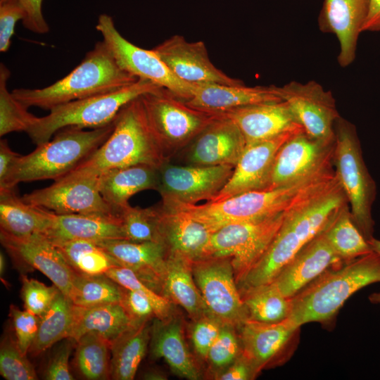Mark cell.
Masks as SVG:
<instances>
[{
    "label": "cell",
    "mask_w": 380,
    "mask_h": 380,
    "mask_svg": "<svg viewBox=\"0 0 380 380\" xmlns=\"http://www.w3.org/2000/svg\"><path fill=\"white\" fill-rule=\"evenodd\" d=\"M348 203L336 179L286 213L268 249L238 285L239 291L272 282L284 267Z\"/></svg>",
    "instance_id": "1"
},
{
    "label": "cell",
    "mask_w": 380,
    "mask_h": 380,
    "mask_svg": "<svg viewBox=\"0 0 380 380\" xmlns=\"http://www.w3.org/2000/svg\"><path fill=\"white\" fill-rule=\"evenodd\" d=\"M332 179V172L324 170L288 185L244 192L224 200L161 205L184 213L213 232L228 224L260 220L285 212L327 186Z\"/></svg>",
    "instance_id": "2"
},
{
    "label": "cell",
    "mask_w": 380,
    "mask_h": 380,
    "mask_svg": "<svg viewBox=\"0 0 380 380\" xmlns=\"http://www.w3.org/2000/svg\"><path fill=\"white\" fill-rule=\"evenodd\" d=\"M168 161L153 133L139 96L121 109L114 120L113 131L105 142L56 180L98 177L113 169L137 165L158 169Z\"/></svg>",
    "instance_id": "3"
},
{
    "label": "cell",
    "mask_w": 380,
    "mask_h": 380,
    "mask_svg": "<svg viewBox=\"0 0 380 380\" xmlns=\"http://www.w3.org/2000/svg\"><path fill=\"white\" fill-rule=\"evenodd\" d=\"M380 282V255H367L331 267L291 298L288 319L300 327L309 322H331L345 302L360 289Z\"/></svg>",
    "instance_id": "4"
},
{
    "label": "cell",
    "mask_w": 380,
    "mask_h": 380,
    "mask_svg": "<svg viewBox=\"0 0 380 380\" xmlns=\"http://www.w3.org/2000/svg\"><path fill=\"white\" fill-rule=\"evenodd\" d=\"M139 78L122 70L103 41L97 42L68 75L41 89H13V96L26 108H51L75 100L110 93Z\"/></svg>",
    "instance_id": "5"
},
{
    "label": "cell",
    "mask_w": 380,
    "mask_h": 380,
    "mask_svg": "<svg viewBox=\"0 0 380 380\" xmlns=\"http://www.w3.org/2000/svg\"><path fill=\"white\" fill-rule=\"evenodd\" d=\"M114 121L96 129L77 127L59 129L53 139L20 156L0 189L15 188L18 183L62 177L90 156L109 137Z\"/></svg>",
    "instance_id": "6"
},
{
    "label": "cell",
    "mask_w": 380,
    "mask_h": 380,
    "mask_svg": "<svg viewBox=\"0 0 380 380\" xmlns=\"http://www.w3.org/2000/svg\"><path fill=\"white\" fill-rule=\"evenodd\" d=\"M160 87L144 79L118 90L70 101L51 108L44 117H37L27 131L36 145L51 139L66 127L96 129L114 121L121 109L131 101Z\"/></svg>",
    "instance_id": "7"
},
{
    "label": "cell",
    "mask_w": 380,
    "mask_h": 380,
    "mask_svg": "<svg viewBox=\"0 0 380 380\" xmlns=\"http://www.w3.org/2000/svg\"><path fill=\"white\" fill-rule=\"evenodd\" d=\"M334 134L335 174L346 196L352 217L369 241L374 237L372 211L376 186L364 161L355 127L340 116L334 125Z\"/></svg>",
    "instance_id": "8"
},
{
    "label": "cell",
    "mask_w": 380,
    "mask_h": 380,
    "mask_svg": "<svg viewBox=\"0 0 380 380\" xmlns=\"http://www.w3.org/2000/svg\"><path fill=\"white\" fill-rule=\"evenodd\" d=\"M141 99L153 133L168 160L191 144L220 115L192 107L163 87L141 96Z\"/></svg>",
    "instance_id": "9"
},
{
    "label": "cell",
    "mask_w": 380,
    "mask_h": 380,
    "mask_svg": "<svg viewBox=\"0 0 380 380\" xmlns=\"http://www.w3.org/2000/svg\"><path fill=\"white\" fill-rule=\"evenodd\" d=\"M288 210L260 220L228 224L213 232L208 257L229 258L238 286L268 249Z\"/></svg>",
    "instance_id": "10"
},
{
    "label": "cell",
    "mask_w": 380,
    "mask_h": 380,
    "mask_svg": "<svg viewBox=\"0 0 380 380\" xmlns=\"http://www.w3.org/2000/svg\"><path fill=\"white\" fill-rule=\"evenodd\" d=\"M96 28L122 70L167 89L184 101L191 98L194 84L177 78L152 49H142L124 38L116 29L111 16L106 13L100 15Z\"/></svg>",
    "instance_id": "11"
},
{
    "label": "cell",
    "mask_w": 380,
    "mask_h": 380,
    "mask_svg": "<svg viewBox=\"0 0 380 380\" xmlns=\"http://www.w3.org/2000/svg\"><path fill=\"white\" fill-rule=\"evenodd\" d=\"M192 273L210 315L236 328L248 319L229 258L210 256L194 261Z\"/></svg>",
    "instance_id": "12"
},
{
    "label": "cell",
    "mask_w": 380,
    "mask_h": 380,
    "mask_svg": "<svg viewBox=\"0 0 380 380\" xmlns=\"http://www.w3.org/2000/svg\"><path fill=\"white\" fill-rule=\"evenodd\" d=\"M230 165H175L165 163L158 169L157 191L162 203L196 204L212 201L229 179Z\"/></svg>",
    "instance_id": "13"
},
{
    "label": "cell",
    "mask_w": 380,
    "mask_h": 380,
    "mask_svg": "<svg viewBox=\"0 0 380 380\" xmlns=\"http://www.w3.org/2000/svg\"><path fill=\"white\" fill-rule=\"evenodd\" d=\"M300 328L288 319L277 323L247 319L237 328L242 355L258 375L264 369L281 366L293 355Z\"/></svg>",
    "instance_id": "14"
},
{
    "label": "cell",
    "mask_w": 380,
    "mask_h": 380,
    "mask_svg": "<svg viewBox=\"0 0 380 380\" xmlns=\"http://www.w3.org/2000/svg\"><path fill=\"white\" fill-rule=\"evenodd\" d=\"M335 140L311 137L304 130L293 135L279 150L267 189L288 185L334 166Z\"/></svg>",
    "instance_id": "15"
},
{
    "label": "cell",
    "mask_w": 380,
    "mask_h": 380,
    "mask_svg": "<svg viewBox=\"0 0 380 380\" xmlns=\"http://www.w3.org/2000/svg\"><path fill=\"white\" fill-rule=\"evenodd\" d=\"M277 89L306 134L320 140H335L334 125L340 115L331 91L315 81H292Z\"/></svg>",
    "instance_id": "16"
},
{
    "label": "cell",
    "mask_w": 380,
    "mask_h": 380,
    "mask_svg": "<svg viewBox=\"0 0 380 380\" xmlns=\"http://www.w3.org/2000/svg\"><path fill=\"white\" fill-rule=\"evenodd\" d=\"M22 198L59 215H120L101 194L98 177L56 180L51 186L26 194Z\"/></svg>",
    "instance_id": "17"
},
{
    "label": "cell",
    "mask_w": 380,
    "mask_h": 380,
    "mask_svg": "<svg viewBox=\"0 0 380 380\" xmlns=\"http://www.w3.org/2000/svg\"><path fill=\"white\" fill-rule=\"evenodd\" d=\"M179 80L191 84H220L241 85L216 68L210 61L203 42H189L180 35H174L152 49Z\"/></svg>",
    "instance_id": "18"
},
{
    "label": "cell",
    "mask_w": 380,
    "mask_h": 380,
    "mask_svg": "<svg viewBox=\"0 0 380 380\" xmlns=\"http://www.w3.org/2000/svg\"><path fill=\"white\" fill-rule=\"evenodd\" d=\"M303 130L288 132L269 139L246 144L229 179L212 201L224 200L244 192L267 189L279 150L293 135Z\"/></svg>",
    "instance_id": "19"
},
{
    "label": "cell",
    "mask_w": 380,
    "mask_h": 380,
    "mask_svg": "<svg viewBox=\"0 0 380 380\" xmlns=\"http://www.w3.org/2000/svg\"><path fill=\"white\" fill-rule=\"evenodd\" d=\"M2 246L15 258L43 273L69 298L76 272L43 234L16 236L0 230Z\"/></svg>",
    "instance_id": "20"
},
{
    "label": "cell",
    "mask_w": 380,
    "mask_h": 380,
    "mask_svg": "<svg viewBox=\"0 0 380 380\" xmlns=\"http://www.w3.org/2000/svg\"><path fill=\"white\" fill-rule=\"evenodd\" d=\"M184 317L176 309L166 318L151 323L150 350L154 359L163 358L171 371L188 380L204 377L201 362L189 349Z\"/></svg>",
    "instance_id": "21"
},
{
    "label": "cell",
    "mask_w": 380,
    "mask_h": 380,
    "mask_svg": "<svg viewBox=\"0 0 380 380\" xmlns=\"http://www.w3.org/2000/svg\"><path fill=\"white\" fill-rule=\"evenodd\" d=\"M343 263L322 230L298 252L272 282L285 297L291 298L325 271Z\"/></svg>",
    "instance_id": "22"
},
{
    "label": "cell",
    "mask_w": 380,
    "mask_h": 380,
    "mask_svg": "<svg viewBox=\"0 0 380 380\" xmlns=\"http://www.w3.org/2000/svg\"><path fill=\"white\" fill-rule=\"evenodd\" d=\"M246 146L236 125L222 113L191 143L189 165L234 167Z\"/></svg>",
    "instance_id": "23"
},
{
    "label": "cell",
    "mask_w": 380,
    "mask_h": 380,
    "mask_svg": "<svg viewBox=\"0 0 380 380\" xmlns=\"http://www.w3.org/2000/svg\"><path fill=\"white\" fill-rule=\"evenodd\" d=\"M369 0H324L318 17L319 30L336 35L340 45L337 57L341 67L355 58L357 39L368 12Z\"/></svg>",
    "instance_id": "24"
},
{
    "label": "cell",
    "mask_w": 380,
    "mask_h": 380,
    "mask_svg": "<svg viewBox=\"0 0 380 380\" xmlns=\"http://www.w3.org/2000/svg\"><path fill=\"white\" fill-rule=\"evenodd\" d=\"M158 231L168 255L194 262L208 256L212 232L201 222L178 210L158 206Z\"/></svg>",
    "instance_id": "25"
},
{
    "label": "cell",
    "mask_w": 380,
    "mask_h": 380,
    "mask_svg": "<svg viewBox=\"0 0 380 380\" xmlns=\"http://www.w3.org/2000/svg\"><path fill=\"white\" fill-rule=\"evenodd\" d=\"M121 266L132 270L147 286L161 295L167 251L160 242L113 239L96 242Z\"/></svg>",
    "instance_id": "26"
},
{
    "label": "cell",
    "mask_w": 380,
    "mask_h": 380,
    "mask_svg": "<svg viewBox=\"0 0 380 380\" xmlns=\"http://www.w3.org/2000/svg\"><path fill=\"white\" fill-rule=\"evenodd\" d=\"M222 114L236 125L246 144L303 129L284 101L250 105Z\"/></svg>",
    "instance_id": "27"
},
{
    "label": "cell",
    "mask_w": 380,
    "mask_h": 380,
    "mask_svg": "<svg viewBox=\"0 0 380 380\" xmlns=\"http://www.w3.org/2000/svg\"><path fill=\"white\" fill-rule=\"evenodd\" d=\"M196 108L214 113H224L250 105L282 101L277 87L194 84L192 95L185 101Z\"/></svg>",
    "instance_id": "28"
},
{
    "label": "cell",
    "mask_w": 380,
    "mask_h": 380,
    "mask_svg": "<svg viewBox=\"0 0 380 380\" xmlns=\"http://www.w3.org/2000/svg\"><path fill=\"white\" fill-rule=\"evenodd\" d=\"M44 235L51 239L94 242L127 240L120 215H59L51 212V224Z\"/></svg>",
    "instance_id": "29"
},
{
    "label": "cell",
    "mask_w": 380,
    "mask_h": 380,
    "mask_svg": "<svg viewBox=\"0 0 380 380\" xmlns=\"http://www.w3.org/2000/svg\"><path fill=\"white\" fill-rule=\"evenodd\" d=\"M99 189L107 203L120 215L134 194L148 189L157 191L158 169L137 165L113 169L98 177Z\"/></svg>",
    "instance_id": "30"
},
{
    "label": "cell",
    "mask_w": 380,
    "mask_h": 380,
    "mask_svg": "<svg viewBox=\"0 0 380 380\" xmlns=\"http://www.w3.org/2000/svg\"><path fill=\"white\" fill-rule=\"evenodd\" d=\"M161 295L184 310L191 320L210 314L194 281L192 261L184 257L168 255Z\"/></svg>",
    "instance_id": "31"
},
{
    "label": "cell",
    "mask_w": 380,
    "mask_h": 380,
    "mask_svg": "<svg viewBox=\"0 0 380 380\" xmlns=\"http://www.w3.org/2000/svg\"><path fill=\"white\" fill-rule=\"evenodd\" d=\"M51 224V212L26 203L15 188L0 189L1 230L16 236L44 234Z\"/></svg>",
    "instance_id": "32"
},
{
    "label": "cell",
    "mask_w": 380,
    "mask_h": 380,
    "mask_svg": "<svg viewBox=\"0 0 380 380\" xmlns=\"http://www.w3.org/2000/svg\"><path fill=\"white\" fill-rule=\"evenodd\" d=\"M132 326L130 317L120 303L91 308L75 305L74 322L69 338L76 342L83 334L96 332L112 344Z\"/></svg>",
    "instance_id": "33"
},
{
    "label": "cell",
    "mask_w": 380,
    "mask_h": 380,
    "mask_svg": "<svg viewBox=\"0 0 380 380\" xmlns=\"http://www.w3.org/2000/svg\"><path fill=\"white\" fill-rule=\"evenodd\" d=\"M151 321L134 325L111 344L110 377L132 380L150 343Z\"/></svg>",
    "instance_id": "34"
},
{
    "label": "cell",
    "mask_w": 380,
    "mask_h": 380,
    "mask_svg": "<svg viewBox=\"0 0 380 380\" xmlns=\"http://www.w3.org/2000/svg\"><path fill=\"white\" fill-rule=\"evenodd\" d=\"M75 314V305L71 300L59 292L56 298L40 316L36 338L28 353L39 355L58 341L70 336Z\"/></svg>",
    "instance_id": "35"
},
{
    "label": "cell",
    "mask_w": 380,
    "mask_h": 380,
    "mask_svg": "<svg viewBox=\"0 0 380 380\" xmlns=\"http://www.w3.org/2000/svg\"><path fill=\"white\" fill-rule=\"evenodd\" d=\"M337 255L344 262L372 252L369 241L355 224L348 204L343 205L323 229Z\"/></svg>",
    "instance_id": "36"
},
{
    "label": "cell",
    "mask_w": 380,
    "mask_h": 380,
    "mask_svg": "<svg viewBox=\"0 0 380 380\" xmlns=\"http://www.w3.org/2000/svg\"><path fill=\"white\" fill-rule=\"evenodd\" d=\"M248 319L277 323L287 319L292 310L291 298L285 297L274 282L240 291Z\"/></svg>",
    "instance_id": "37"
},
{
    "label": "cell",
    "mask_w": 380,
    "mask_h": 380,
    "mask_svg": "<svg viewBox=\"0 0 380 380\" xmlns=\"http://www.w3.org/2000/svg\"><path fill=\"white\" fill-rule=\"evenodd\" d=\"M69 266L77 274H105L120 263L100 245L85 240L51 239Z\"/></svg>",
    "instance_id": "38"
},
{
    "label": "cell",
    "mask_w": 380,
    "mask_h": 380,
    "mask_svg": "<svg viewBox=\"0 0 380 380\" xmlns=\"http://www.w3.org/2000/svg\"><path fill=\"white\" fill-rule=\"evenodd\" d=\"M75 343L74 362L80 374L89 380L109 379L111 343L96 332L83 334Z\"/></svg>",
    "instance_id": "39"
},
{
    "label": "cell",
    "mask_w": 380,
    "mask_h": 380,
    "mask_svg": "<svg viewBox=\"0 0 380 380\" xmlns=\"http://www.w3.org/2000/svg\"><path fill=\"white\" fill-rule=\"evenodd\" d=\"M122 286L106 274L88 275L76 273L69 298L82 308L118 303Z\"/></svg>",
    "instance_id": "40"
},
{
    "label": "cell",
    "mask_w": 380,
    "mask_h": 380,
    "mask_svg": "<svg viewBox=\"0 0 380 380\" xmlns=\"http://www.w3.org/2000/svg\"><path fill=\"white\" fill-rule=\"evenodd\" d=\"M11 72L0 65V136L13 132H25L32 125L37 116L18 101L7 89Z\"/></svg>",
    "instance_id": "41"
},
{
    "label": "cell",
    "mask_w": 380,
    "mask_h": 380,
    "mask_svg": "<svg viewBox=\"0 0 380 380\" xmlns=\"http://www.w3.org/2000/svg\"><path fill=\"white\" fill-rule=\"evenodd\" d=\"M127 240L160 242L157 207H133L129 204L120 212Z\"/></svg>",
    "instance_id": "42"
},
{
    "label": "cell",
    "mask_w": 380,
    "mask_h": 380,
    "mask_svg": "<svg viewBox=\"0 0 380 380\" xmlns=\"http://www.w3.org/2000/svg\"><path fill=\"white\" fill-rule=\"evenodd\" d=\"M241 354V344L237 328L224 324L207 354L205 363L208 365V376L213 379Z\"/></svg>",
    "instance_id": "43"
},
{
    "label": "cell",
    "mask_w": 380,
    "mask_h": 380,
    "mask_svg": "<svg viewBox=\"0 0 380 380\" xmlns=\"http://www.w3.org/2000/svg\"><path fill=\"white\" fill-rule=\"evenodd\" d=\"M105 274L121 286L139 293L151 303L156 317L165 319L175 309V305L144 283L130 269L118 266L108 270Z\"/></svg>",
    "instance_id": "44"
},
{
    "label": "cell",
    "mask_w": 380,
    "mask_h": 380,
    "mask_svg": "<svg viewBox=\"0 0 380 380\" xmlns=\"http://www.w3.org/2000/svg\"><path fill=\"white\" fill-rule=\"evenodd\" d=\"M20 350L16 340L5 337L0 348V374L6 380H36L32 365Z\"/></svg>",
    "instance_id": "45"
},
{
    "label": "cell",
    "mask_w": 380,
    "mask_h": 380,
    "mask_svg": "<svg viewBox=\"0 0 380 380\" xmlns=\"http://www.w3.org/2000/svg\"><path fill=\"white\" fill-rule=\"evenodd\" d=\"M224 324L210 314L192 319L186 327L194 353L202 363L208 352L218 336Z\"/></svg>",
    "instance_id": "46"
},
{
    "label": "cell",
    "mask_w": 380,
    "mask_h": 380,
    "mask_svg": "<svg viewBox=\"0 0 380 380\" xmlns=\"http://www.w3.org/2000/svg\"><path fill=\"white\" fill-rule=\"evenodd\" d=\"M21 281L20 293L25 309L35 315H42L50 307L60 290L55 285L46 286L25 275L22 276Z\"/></svg>",
    "instance_id": "47"
},
{
    "label": "cell",
    "mask_w": 380,
    "mask_h": 380,
    "mask_svg": "<svg viewBox=\"0 0 380 380\" xmlns=\"http://www.w3.org/2000/svg\"><path fill=\"white\" fill-rule=\"evenodd\" d=\"M9 315L14 328L17 344L21 352L27 355L36 338L40 316L35 315L25 309L20 310L14 305L10 306Z\"/></svg>",
    "instance_id": "48"
},
{
    "label": "cell",
    "mask_w": 380,
    "mask_h": 380,
    "mask_svg": "<svg viewBox=\"0 0 380 380\" xmlns=\"http://www.w3.org/2000/svg\"><path fill=\"white\" fill-rule=\"evenodd\" d=\"M25 12L18 0H0V51L6 52L18 20H23Z\"/></svg>",
    "instance_id": "49"
},
{
    "label": "cell",
    "mask_w": 380,
    "mask_h": 380,
    "mask_svg": "<svg viewBox=\"0 0 380 380\" xmlns=\"http://www.w3.org/2000/svg\"><path fill=\"white\" fill-rule=\"evenodd\" d=\"M120 303L127 312L134 325L151 321L152 318L156 317L153 307L147 298L122 286Z\"/></svg>",
    "instance_id": "50"
},
{
    "label": "cell",
    "mask_w": 380,
    "mask_h": 380,
    "mask_svg": "<svg viewBox=\"0 0 380 380\" xmlns=\"http://www.w3.org/2000/svg\"><path fill=\"white\" fill-rule=\"evenodd\" d=\"M75 343L72 338H65L58 347L48 364L45 372L46 379H74L69 367V358Z\"/></svg>",
    "instance_id": "51"
},
{
    "label": "cell",
    "mask_w": 380,
    "mask_h": 380,
    "mask_svg": "<svg viewBox=\"0 0 380 380\" xmlns=\"http://www.w3.org/2000/svg\"><path fill=\"white\" fill-rule=\"evenodd\" d=\"M23 8L25 17L23 26L37 34H46L49 27L42 13L43 0H18Z\"/></svg>",
    "instance_id": "52"
},
{
    "label": "cell",
    "mask_w": 380,
    "mask_h": 380,
    "mask_svg": "<svg viewBox=\"0 0 380 380\" xmlns=\"http://www.w3.org/2000/svg\"><path fill=\"white\" fill-rule=\"evenodd\" d=\"M258 375L250 362L241 354L227 368L214 376L216 380H251Z\"/></svg>",
    "instance_id": "53"
},
{
    "label": "cell",
    "mask_w": 380,
    "mask_h": 380,
    "mask_svg": "<svg viewBox=\"0 0 380 380\" xmlns=\"http://www.w3.org/2000/svg\"><path fill=\"white\" fill-rule=\"evenodd\" d=\"M20 156L10 148L7 140L0 141V184L6 180Z\"/></svg>",
    "instance_id": "54"
},
{
    "label": "cell",
    "mask_w": 380,
    "mask_h": 380,
    "mask_svg": "<svg viewBox=\"0 0 380 380\" xmlns=\"http://www.w3.org/2000/svg\"><path fill=\"white\" fill-rule=\"evenodd\" d=\"M362 32H380V0H369L368 12Z\"/></svg>",
    "instance_id": "55"
},
{
    "label": "cell",
    "mask_w": 380,
    "mask_h": 380,
    "mask_svg": "<svg viewBox=\"0 0 380 380\" xmlns=\"http://www.w3.org/2000/svg\"><path fill=\"white\" fill-rule=\"evenodd\" d=\"M143 379L146 380H166L167 375L158 369H149L143 375Z\"/></svg>",
    "instance_id": "56"
},
{
    "label": "cell",
    "mask_w": 380,
    "mask_h": 380,
    "mask_svg": "<svg viewBox=\"0 0 380 380\" xmlns=\"http://www.w3.org/2000/svg\"><path fill=\"white\" fill-rule=\"evenodd\" d=\"M369 243L372 251L380 255V240L373 237L371 240L369 241Z\"/></svg>",
    "instance_id": "57"
},
{
    "label": "cell",
    "mask_w": 380,
    "mask_h": 380,
    "mask_svg": "<svg viewBox=\"0 0 380 380\" xmlns=\"http://www.w3.org/2000/svg\"><path fill=\"white\" fill-rule=\"evenodd\" d=\"M369 300L372 303L380 305V291L369 295Z\"/></svg>",
    "instance_id": "58"
},
{
    "label": "cell",
    "mask_w": 380,
    "mask_h": 380,
    "mask_svg": "<svg viewBox=\"0 0 380 380\" xmlns=\"http://www.w3.org/2000/svg\"><path fill=\"white\" fill-rule=\"evenodd\" d=\"M5 258L3 255V253L1 252L0 253V275L1 279H2V277L4 275V271H5Z\"/></svg>",
    "instance_id": "59"
}]
</instances>
